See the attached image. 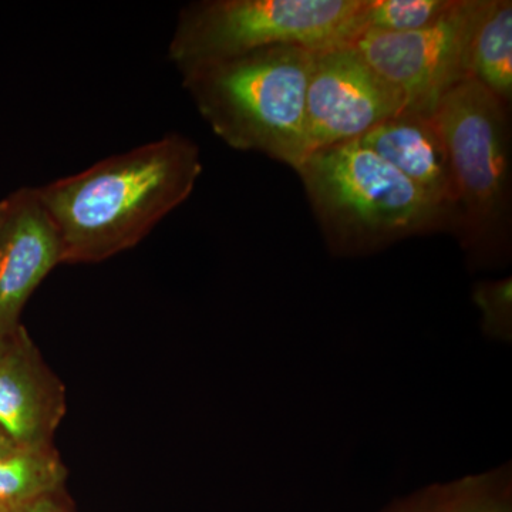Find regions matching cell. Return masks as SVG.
Returning <instances> with one entry per match:
<instances>
[{"instance_id": "obj_1", "label": "cell", "mask_w": 512, "mask_h": 512, "mask_svg": "<svg viewBox=\"0 0 512 512\" xmlns=\"http://www.w3.org/2000/svg\"><path fill=\"white\" fill-rule=\"evenodd\" d=\"M201 173L197 144L170 133L36 191L59 232L63 264H97L140 244L188 200Z\"/></svg>"}, {"instance_id": "obj_2", "label": "cell", "mask_w": 512, "mask_h": 512, "mask_svg": "<svg viewBox=\"0 0 512 512\" xmlns=\"http://www.w3.org/2000/svg\"><path fill=\"white\" fill-rule=\"evenodd\" d=\"M312 50L274 46L180 70L198 113L229 147L293 170L309 156L306 90Z\"/></svg>"}, {"instance_id": "obj_3", "label": "cell", "mask_w": 512, "mask_h": 512, "mask_svg": "<svg viewBox=\"0 0 512 512\" xmlns=\"http://www.w3.org/2000/svg\"><path fill=\"white\" fill-rule=\"evenodd\" d=\"M295 171L335 255L373 254L417 235L453 232V212L356 141L313 151Z\"/></svg>"}, {"instance_id": "obj_4", "label": "cell", "mask_w": 512, "mask_h": 512, "mask_svg": "<svg viewBox=\"0 0 512 512\" xmlns=\"http://www.w3.org/2000/svg\"><path fill=\"white\" fill-rule=\"evenodd\" d=\"M433 119L456 184L453 234L474 262L495 261L510 248V106L468 79L443 97Z\"/></svg>"}, {"instance_id": "obj_5", "label": "cell", "mask_w": 512, "mask_h": 512, "mask_svg": "<svg viewBox=\"0 0 512 512\" xmlns=\"http://www.w3.org/2000/svg\"><path fill=\"white\" fill-rule=\"evenodd\" d=\"M366 0H201L181 9L168 57L178 70L274 46L353 45Z\"/></svg>"}, {"instance_id": "obj_6", "label": "cell", "mask_w": 512, "mask_h": 512, "mask_svg": "<svg viewBox=\"0 0 512 512\" xmlns=\"http://www.w3.org/2000/svg\"><path fill=\"white\" fill-rule=\"evenodd\" d=\"M487 0H456L429 28L366 32L353 43L404 101V110L433 116L446 94L471 77V45Z\"/></svg>"}, {"instance_id": "obj_7", "label": "cell", "mask_w": 512, "mask_h": 512, "mask_svg": "<svg viewBox=\"0 0 512 512\" xmlns=\"http://www.w3.org/2000/svg\"><path fill=\"white\" fill-rule=\"evenodd\" d=\"M402 111L400 93L355 46L313 53L306 90V134L311 153L359 140Z\"/></svg>"}, {"instance_id": "obj_8", "label": "cell", "mask_w": 512, "mask_h": 512, "mask_svg": "<svg viewBox=\"0 0 512 512\" xmlns=\"http://www.w3.org/2000/svg\"><path fill=\"white\" fill-rule=\"evenodd\" d=\"M63 264V247L36 188L5 198L0 222V338L15 332L30 296Z\"/></svg>"}, {"instance_id": "obj_9", "label": "cell", "mask_w": 512, "mask_h": 512, "mask_svg": "<svg viewBox=\"0 0 512 512\" xmlns=\"http://www.w3.org/2000/svg\"><path fill=\"white\" fill-rule=\"evenodd\" d=\"M66 389L25 326L0 338V430L19 448L53 446Z\"/></svg>"}, {"instance_id": "obj_10", "label": "cell", "mask_w": 512, "mask_h": 512, "mask_svg": "<svg viewBox=\"0 0 512 512\" xmlns=\"http://www.w3.org/2000/svg\"><path fill=\"white\" fill-rule=\"evenodd\" d=\"M448 208L456 222L457 191L446 144L433 116L402 111L356 140ZM454 229V228H453Z\"/></svg>"}, {"instance_id": "obj_11", "label": "cell", "mask_w": 512, "mask_h": 512, "mask_svg": "<svg viewBox=\"0 0 512 512\" xmlns=\"http://www.w3.org/2000/svg\"><path fill=\"white\" fill-rule=\"evenodd\" d=\"M471 77L505 104L512 101V2L487 0L471 45Z\"/></svg>"}, {"instance_id": "obj_12", "label": "cell", "mask_w": 512, "mask_h": 512, "mask_svg": "<svg viewBox=\"0 0 512 512\" xmlns=\"http://www.w3.org/2000/svg\"><path fill=\"white\" fill-rule=\"evenodd\" d=\"M67 470L55 447L18 448L0 456V512H13L62 490Z\"/></svg>"}, {"instance_id": "obj_13", "label": "cell", "mask_w": 512, "mask_h": 512, "mask_svg": "<svg viewBox=\"0 0 512 512\" xmlns=\"http://www.w3.org/2000/svg\"><path fill=\"white\" fill-rule=\"evenodd\" d=\"M498 474H481L433 485L407 498L387 512H474L498 490H501Z\"/></svg>"}, {"instance_id": "obj_14", "label": "cell", "mask_w": 512, "mask_h": 512, "mask_svg": "<svg viewBox=\"0 0 512 512\" xmlns=\"http://www.w3.org/2000/svg\"><path fill=\"white\" fill-rule=\"evenodd\" d=\"M456 0H366L363 33H409L429 28Z\"/></svg>"}, {"instance_id": "obj_15", "label": "cell", "mask_w": 512, "mask_h": 512, "mask_svg": "<svg viewBox=\"0 0 512 512\" xmlns=\"http://www.w3.org/2000/svg\"><path fill=\"white\" fill-rule=\"evenodd\" d=\"M474 303L481 312V326L485 335L497 340H511L512 336V281L480 282L473 292Z\"/></svg>"}, {"instance_id": "obj_16", "label": "cell", "mask_w": 512, "mask_h": 512, "mask_svg": "<svg viewBox=\"0 0 512 512\" xmlns=\"http://www.w3.org/2000/svg\"><path fill=\"white\" fill-rule=\"evenodd\" d=\"M13 512H74V510L62 488V490L43 495Z\"/></svg>"}, {"instance_id": "obj_17", "label": "cell", "mask_w": 512, "mask_h": 512, "mask_svg": "<svg viewBox=\"0 0 512 512\" xmlns=\"http://www.w3.org/2000/svg\"><path fill=\"white\" fill-rule=\"evenodd\" d=\"M474 512H510L507 505V497L503 491L498 490L497 493L488 497L483 504L478 505Z\"/></svg>"}, {"instance_id": "obj_18", "label": "cell", "mask_w": 512, "mask_h": 512, "mask_svg": "<svg viewBox=\"0 0 512 512\" xmlns=\"http://www.w3.org/2000/svg\"><path fill=\"white\" fill-rule=\"evenodd\" d=\"M18 446L13 443L12 440L0 430V456H5V454L12 453V451L18 450Z\"/></svg>"}, {"instance_id": "obj_19", "label": "cell", "mask_w": 512, "mask_h": 512, "mask_svg": "<svg viewBox=\"0 0 512 512\" xmlns=\"http://www.w3.org/2000/svg\"><path fill=\"white\" fill-rule=\"evenodd\" d=\"M3 214H5V200H0V222H2Z\"/></svg>"}]
</instances>
